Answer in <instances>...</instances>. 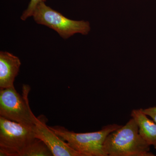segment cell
<instances>
[{"label": "cell", "mask_w": 156, "mask_h": 156, "mask_svg": "<svg viewBox=\"0 0 156 156\" xmlns=\"http://www.w3.org/2000/svg\"><path fill=\"white\" fill-rule=\"evenodd\" d=\"M149 144L139 133V128L131 118L124 126L107 136L103 150L107 156H154Z\"/></svg>", "instance_id": "cell-1"}, {"label": "cell", "mask_w": 156, "mask_h": 156, "mask_svg": "<svg viewBox=\"0 0 156 156\" xmlns=\"http://www.w3.org/2000/svg\"><path fill=\"white\" fill-rule=\"evenodd\" d=\"M122 126L109 124L98 131L81 133L70 131L62 126L49 127L81 156H107L103 150L107 136Z\"/></svg>", "instance_id": "cell-2"}, {"label": "cell", "mask_w": 156, "mask_h": 156, "mask_svg": "<svg viewBox=\"0 0 156 156\" xmlns=\"http://www.w3.org/2000/svg\"><path fill=\"white\" fill-rule=\"evenodd\" d=\"M34 126L0 116V156H20L25 148L36 138Z\"/></svg>", "instance_id": "cell-3"}, {"label": "cell", "mask_w": 156, "mask_h": 156, "mask_svg": "<svg viewBox=\"0 0 156 156\" xmlns=\"http://www.w3.org/2000/svg\"><path fill=\"white\" fill-rule=\"evenodd\" d=\"M30 87L24 85L22 95L14 87L0 90V116L7 119L26 124L34 125L38 118L34 114L28 99Z\"/></svg>", "instance_id": "cell-4"}, {"label": "cell", "mask_w": 156, "mask_h": 156, "mask_svg": "<svg viewBox=\"0 0 156 156\" xmlns=\"http://www.w3.org/2000/svg\"><path fill=\"white\" fill-rule=\"evenodd\" d=\"M33 17L37 23L46 26L56 31L63 39H67L76 34H88L90 30L89 23L69 19L61 13L47 6L45 2L38 5Z\"/></svg>", "instance_id": "cell-5"}, {"label": "cell", "mask_w": 156, "mask_h": 156, "mask_svg": "<svg viewBox=\"0 0 156 156\" xmlns=\"http://www.w3.org/2000/svg\"><path fill=\"white\" fill-rule=\"evenodd\" d=\"M44 116L38 117L34 126L36 138L42 140L54 156H81L46 125Z\"/></svg>", "instance_id": "cell-6"}, {"label": "cell", "mask_w": 156, "mask_h": 156, "mask_svg": "<svg viewBox=\"0 0 156 156\" xmlns=\"http://www.w3.org/2000/svg\"><path fill=\"white\" fill-rule=\"evenodd\" d=\"M20 65L21 62L17 56L6 51L0 52V89L14 87Z\"/></svg>", "instance_id": "cell-7"}, {"label": "cell", "mask_w": 156, "mask_h": 156, "mask_svg": "<svg viewBox=\"0 0 156 156\" xmlns=\"http://www.w3.org/2000/svg\"><path fill=\"white\" fill-rule=\"evenodd\" d=\"M131 118L134 119L139 128V133L144 139L156 149V124L148 118L141 108L133 109Z\"/></svg>", "instance_id": "cell-8"}, {"label": "cell", "mask_w": 156, "mask_h": 156, "mask_svg": "<svg viewBox=\"0 0 156 156\" xmlns=\"http://www.w3.org/2000/svg\"><path fill=\"white\" fill-rule=\"evenodd\" d=\"M53 154L44 143L35 138L22 152L20 156H52Z\"/></svg>", "instance_id": "cell-9"}, {"label": "cell", "mask_w": 156, "mask_h": 156, "mask_svg": "<svg viewBox=\"0 0 156 156\" xmlns=\"http://www.w3.org/2000/svg\"><path fill=\"white\" fill-rule=\"evenodd\" d=\"M46 1V0H30L27 9L23 11L20 17V19L22 20H25L28 17L32 16L38 5L42 2H45Z\"/></svg>", "instance_id": "cell-10"}, {"label": "cell", "mask_w": 156, "mask_h": 156, "mask_svg": "<svg viewBox=\"0 0 156 156\" xmlns=\"http://www.w3.org/2000/svg\"><path fill=\"white\" fill-rule=\"evenodd\" d=\"M142 112L148 116L150 117L156 124V106L145 109L141 108Z\"/></svg>", "instance_id": "cell-11"}]
</instances>
